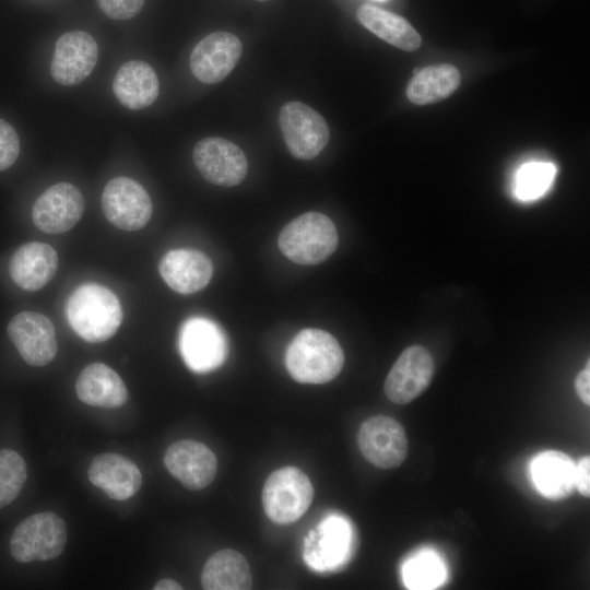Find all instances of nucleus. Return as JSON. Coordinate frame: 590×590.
I'll list each match as a JSON object with an SVG mask.
<instances>
[{
	"instance_id": "nucleus-1",
	"label": "nucleus",
	"mask_w": 590,
	"mask_h": 590,
	"mask_svg": "<svg viewBox=\"0 0 590 590\" xmlns=\"http://www.w3.org/2000/svg\"><path fill=\"white\" fill-rule=\"evenodd\" d=\"M285 367L300 384L320 385L334 379L344 364V353L329 332L307 328L299 331L285 351Z\"/></svg>"
},
{
	"instance_id": "nucleus-2",
	"label": "nucleus",
	"mask_w": 590,
	"mask_h": 590,
	"mask_svg": "<svg viewBox=\"0 0 590 590\" xmlns=\"http://www.w3.org/2000/svg\"><path fill=\"white\" fill-rule=\"evenodd\" d=\"M66 316L79 337L91 343H101L117 332L122 321V308L110 290L96 283H85L68 298Z\"/></svg>"
},
{
	"instance_id": "nucleus-3",
	"label": "nucleus",
	"mask_w": 590,
	"mask_h": 590,
	"mask_svg": "<svg viewBox=\"0 0 590 590\" xmlns=\"http://www.w3.org/2000/svg\"><path fill=\"white\" fill-rule=\"evenodd\" d=\"M278 245L282 253L295 263L318 264L335 250L338 232L327 215L307 212L283 227Z\"/></svg>"
},
{
	"instance_id": "nucleus-4",
	"label": "nucleus",
	"mask_w": 590,
	"mask_h": 590,
	"mask_svg": "<svg viewBox=\"0 0 590 590\" xmlns=\"http://www.w3.org/2000/svg\"><path fill=\"white\" fill-rule=\"evenodd\" d=\"M314 487L298 468L283 467L273 471L262 488V505L268 518L278 524L298 520L309 508Z\"/></svg>"
},
{
	"instance_id": "nucleus-5",
	"label": "nucleus",
	"mask_w": 590,
	"mask_h": 590,
	"mask_svg": "<svg viewBox=\"0 0 590 590\" xmlns=\"http://www.w3.org/2000/svg\"><path fill=\"white\" fill-rule=\"evenodd\" d=\"M67 542V527L56 514L44 511L25 518L14 529L11 555L16 562L50 560L58 557Z\"/></svg>"
},
{
	"instance_id": "nucleus-6",
	"label": "nucleus",
	"mask_w": 590,
	"mask_h": 590,
	"mask_svg": "<svg viewBox=\"0 0 590 590\" xmlns=\"http://www.w3.org/2000/svg\"><path fill=\"white\" fill-rule=\"evenodd\" d=\"M279 126L287 150L298 160L315 158L329 142L330 132L323 117L297 101L281 107Z\"/></svg>"
},
{
	"instance_id": "nucleus-7",
	"label": "nucleus",
	"mask_w": 590,
	"mask_h": 590,
	"mask_svg": "<svg viewBox=\"0 0 590 590\" xmlns=\"http://www.w3.org/2000/svg\"><path fill=\"white\" fill-rule=\"evenodd\" d=\"M178 344L184 362L194 373L214 370L226 359V335L205 317L188 318L180 327Z\"/></svg>"
},
{
	"instance_id": "nucleus-8",
	"label": "nucleus",
	"mask_w": 590,
	"mask_h": 590,
	"mask_svg": "<svg viewBox=\"0 0 590 590\" xmlns=\"http://www.w3.org/2000/svg\"><path fill=\"white\" fill-rule=\"evenodd\" d=\"M357 445L363 457L379 469H394L403 463L409 440L403 426L386 415L365 420L357 433Z\"/></svg>"
},
{
	"instance_id": "nucleus-9",
	"label": "nucleus",
	"mask_w": 590,
	"mask_h": 590,
	"mask_svg": "<svg viewBox=\"0 0 590 590\" xmlns=\"http://www.w3.org/2000/svg\"><path fill=\"white\" fill-rule=\"evenodd\" d=\"M102 210L115 227L132 232L148 224L153 206L149 193L138 181L121 176L106 184Z\"/></svg>"
},
{
	"instance_id": "nucleus-10",
	"label": "nucleus",
	"mask_w": 590,
	"mask_h": 590,
	"mask_svg": "<svg viewBox=\"0 0 590 590\" xmlns=\"http://www.w3.org/2000/svg\"><path fill=\"white\" fill-rule=\"evenodd\" d=\"M193 162L201 176L221 187L240 184L248 172L245 153L233 142L219 137H208L193 149Z\"/></svg>"
},
{
	"instance_id": "nucleus-11",
	"label": "nucleus",
	"mask_w": 590,
	"mask_h": 590,
	"mask_svg": "<svg viewBox=\"0 0 590 590\" xmlns=\"http://www.w3.org/2000/svg\"><path fill=\"white\" fill-rule=\"evenodd\" d=\"M435 370L430 353L421 345L406 347L391 367L384 390L396 404H406L429 386Z\"/></svg>"
},
{
	"instance_id": "nucleus-12",
	"label": "nucleus",
	"mask_w": 590,
	"mask_h": 590,
	"mask_svg": "<svg viewBox=\"0 0 590 590\" xmlns=\"http://www.w3.org/2000/svg\"><path fill=\"white\" fill-rule=\"evenodd\" d=\"M8 334L22 358L32 366H45L58 351L56 330L44 315L22 311L8 324Z\"/></svg>"
},
{
	"instance_id": "nucleus-13",
	"label": "nucleus",
	"mask_w": 590,
	"mask_h": 590,
	"mask_svg": "<svg viewBox=\"0 0 590 590\" xmlns=\"http://www.w3.org/2000/svg\"><path fill=\"white\" fill-rule=\"evenodd\" d=\"M84 199L69 182L47 188L35 201L32 220L37 228L48 234H60L72 228L82 217Z\"/></svg>"
},
{
	"instance_id": "nucleus-14",
	"label": "nucleus",
	"mask_w": 590,
	"mask_h": 590,
	"mask_svg": "<svg viewBox=\"0 0 590 590\" xmlns=\"http://www.w3.org/2000/svg\"><path fill=\"white\" fill-rule=\"evenodd\" d=\"M97 58L98 46L88 33H64L56 43L50 66L51 75L61 85H75L90 75Z\"/></svg>"
},
{
	"instance_id": "nucleus-15",
	"label": "nucleus",
	"mask_w": 590,
	"mask_h": 590,
	"mask_svg": "<svg viewBox=\"0 0 590 590\" xmlns=\"http://www.w3.org/2000/svg\"><path fill=\"white\" fill-rule=\"evenodd\" d=\"M241 51L243 46L236 35L211 33L194 46L189 59L190 70L203 83H217L235 68Z\"/></svg>"
},
{
	"instance_id": "nucleus-16",
	"label": "nucleus",
	"mask_w": 590,
	"mask_h": 590,
	"mask_svg": "<svg viewBox=\"0 0 590 590\" xmlns=\"http://www.w3.org/2000/svg\"><path fill=\"white\" fill-rule=\"evenodd\" d=\"M164 464L175 479L191 491L205 488L217 471V459L213 451L191 439L172 444L165 452Z\"/></svg>"
},
{
	"instance_id": "nucleus-17",
	"label": "nucleus",
	"mask_w": 590,
	"mask_h": 590,
	"mask_svg": "<svg viewBox=\"0 0 590 590\" xmlns=\"http://www.w3.org/2000/svg\"><path fill=\"white\" fill-rule=\"evenodd\" d=\"M158 271L165 283L179 294H193L204 288L213 274L210 258L196 249L179 248L166 252Z\"/></svg>"
},
{
	"instance_id": "nucleus-18",
	"label": "nucleus",
	"mask_w": 590,
	"mask_h": 590,
	"mask_svg": "<svg viewBox=\"0 0 590 590\" xmlns=\"http://www.w3.org/2000/svg\"><path fill=\"white\" fill-rule=\"evenodd\" d=\"M90 482L109 498L126 500L141 487L142 474L130 459L118 453L96 456L87 470Z\"/></svg>"
},
{
	"instance_id": "nucleus-19",
	"label": "nucleus",
	"mask_w": 590,
	"mask_h": 590,
	"mask_svg": "<svg viewBox=\"0 0 590 590\" xmlns=\"http://www.w3.org/2000/svg\"><path fill=\"white\" fill-rule=\"evenodd\" d=\"M58 268V255L48 244L32 241L22 245L13 253L9 271L12 281L30 292L43 288L54 278Z\"/></svg>"
},
{
	"instance_id": "nucleus-20",
	"label": "nucleus",
	"mask_w": 590,
	"mask_h": 590,
	"mask_svg": "<svg viewBox=\"0 0 590 590\" xmlns=\"http://www.w3.org/2000/svg\"><path fill=\"white\" fill-rule=\"evenodd\" d=\"M75 392L85 404L115 409L128 400V390L120 376L103 363L87 365L76 378Z\"/></svg>"
},
{
	"instance_id": "nucleus-21",
	"label": "nucleus",
	"mask_w": 590,
	"mask_h": 590,
	"mask_svg": "<svg viewBox=\"0 0 590 590\" xmlns=\"http://www.w3.org/2000/svg\"><path fill=\"white\" fill-rule=\"evenodd\" d=\"M113 91L125 107L139 110L154 103L160 83L154 69L142 60H130L117 71Z\"/></svg>"
},
{
	"instance_id": "nucleus-22",
	"label": "nucleus",
	"mask_w": 590,
	"mask_h": 590,
	"mask_svg": "<svg viewBox=\"0 0 590 590\" xmlns=\"http://www.w3.org/2000/svg\"><path fill=\"white\" fill-rule=\"evenodd\" d=\"M531 474L538 491L548 499H563L576 488V463L558 450L539 453L532 461Z\"/></svg>"
},
{
	"instance_id": "nucleus-23",
	"label": "nucleus",
	"mask_w": 590,
	"mask_h": 590,
	"mask_svg": "<svg viewBox=\"0 0 590 590\" xmlns=\"http://www.w3.org/2000/svg\"><path fill=\"white\" fill-rule=\"evenodd\" d=\"M201 586L205 590H248L252 586L249 565L237 551L215 552L204 564Z\"/></svg>"
},
{
	"instance_id": "nucleus-24",
	"label": "nucleus",
	"mask_w": 590,
	"mask_h": 590,
	"mask_svg": "<svg viewBox=\"0 0 590 590\" xmlns=\"http://www.w3.org/2000/svg\"><path fill=\"white\" fill-rule=\"evenodd\" d=\"M357 19L382 40L405 51L416 50L422 39L416 30L402 16L370 4L357 10Z\"/></svg>"
},
{
	"instance_id": "nucleus-25",
	"label": "nucleus",
	"mask_w": 590,
	"mask_h": 590,
	"mask_svg": "<svg viewBox=\"0 0 590 590\" xmlns=\"http://www.w3.org/2000/svg\"><path fill=\"white\" fill-rule=\"evenodd\" d=\"M460 81V72L452 64L428 66L415 73L409 82L406 96L416 105L433 104L451 95Z\"/></svg>"
},
{
	"instance_id": "nucleus-26",
	"label": "nucleus",
	"mask_w": 590,
	"mask_h": 590,
	"mask_svg": "<svg viewBox=\"0 0 590 590\" xmlns=\"http://www.w3.org/2000/svg\"><path fill=\"white\" fill-rule=\"evenodd\" d=\"M556 167L548 162L523 164L515 176L514 193L521 201H532L542 197L551 187Z\"/></svg>"
},
{
	"instance_id": "nucleus-27",
	"label": "nucleus",
	"mask_w": 590,
	"mask_h": 590,
	"mask_svg": "<svg viewBox=\"0 0 590 590\" xmlns=\"http://www.w3.org/2000/svg\"><path fill=\"white\" fill-rule=\"evenodd\" d=\"M319 533L317 551L308 552L310 557L314 556L316 558L311 565H315L320 557L323 560L321 566L337 564L339 558L344 556L347 546L346 541L349 535L346 524L337 518H329L319 527Z\"/></svg>"
},
{
	"instance_id": "nucleus-28",
	"label": "nucleus",
	"mask_w": 590,
	"mask_h": 590,
	"mask_svg": "<svg viewBox=\"0 0 590 590\" xmlns=\"http://www.w3.org/2000/svg\"><path fill=\"white\" fill-rule=\"evenodd\" d=\"M27 477L24 459L11 449L0 450V508L11 504L21 493Z\"/></svg>"
},
{
	"instance_id": "nucleus-29",
	"label": "nucleus",
	"mask_w": 590,
	"mask_h": 590,
	"mask_svg": "<svg viewBox=\"0 0 590 590\" xmlns=\"http://www.w3.org/2000/svg\"><path fill=\"white\" fill-rule=\"evenodd\" d=\"M438 562L432 556H423L410 562L405 569V580L411 588H430L441 578Z\"/></svg>"
},
{
	"instance_id": "nucleus-30",
	"label": "nucleus",
	"mask_w": 590,
	"mask_h": 590,
	"mask_svg": "<svg viewBox=\"0 0 590 590\" xmlns=\"http://www.w3.org/2000/svg\"><path fill=\"white\" fill-rule=\"evenodd\" d=\"M20 153V140L14 128L0 118V172L14 164Z\"/></svg>"
},
{
	"instance_id": "nucleus-31",
	"label": "nucleus",
	"mask_w": 590,
	"mask_h": 590,
	"mask_svg": "<svg viewBox=\"0 0 590 590\" xmlns=\"http://www.w3.org/2000/svg\"><path fill=\"white\" fill-rule=\"evenodd\" d=\"M99 9L110 19L129 20L142 9L144 0H96Z\"/></svg>"
},
{
	"instance_id": "nucleus-32",
	"label": "nucleus",
	"mask_w": 590,
	"mask_h": 590,
	"mask_svg": "<svg viewBox=\"0 0 590 590\" xmlns=\"http://www.w3.org/2000/svg\"><path fill=\"white\" fill-rule=\"evenodd\" d=\"M576 488L585 496H590V457H583L576 464Z\"/></svg>"
},
{
	"instance_id": "nucleus-33",
	"label": "nucleus",
	"mask_w": 590,
	"mask_h": 590,
	"mask_svg": "<svg viewBox=\"0 0 590 590\" xmlns=\"http://www.w3.org/2000/svg\"><path fill=\"white\" fill-rule=\"evenodd\" d=\"M575 389L580 400L589 405L590 404V367L589 362L587 367L583 368L575 379Z\"/></svg>"
},
{
	"instance_id": "nucleus-34",
	"label": "nucleus",
	"mask_w": 590,
	"mask_h": 590,
	"mask_svg": "<svg viewBox=\"0 0 590 590\" xmlns=\"http://www.w3.org/2000/svg\"><path fill=\"white\" fill-rule=\"evenodd\" d=\"M154 590H180L181 586L170 578L161 579L153 587Z\"/></svg>"
},
{
	"instance_id": "nucleus-35",
	"label": "nucleus",
	"mask_w": 590,
	"mask_h": 590,
	"mask_svg": "<svg viewBox=\"0 0 590 590\" xmlns=\"http://www.w3.org/2000/svg\"><path fill=\"white\" fill-rule=\"evenodd\" d=\"M256 1H259V2H266V1H270V0H256Z\"/></svg>"
},
{
	"instance_id": "nucleus-36",
	"label": "nucleus",
	"mask_w": 590,
	"mask_h": 590,
	"mask_svg": "<svg viewBox=\"0 0 590 590\" xmlns=\"http://www.w3.org/2000/svg\"><path fill=\"white\" fill-rule=\"evenodd\" d=\"M379 1H384V0H379Z\"/></svg>"
}]
</instances>
